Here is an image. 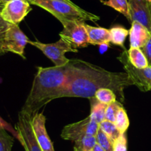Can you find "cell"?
<instances>
[{"mask_svg":"<svg viewBox=\"0 0 151 151\" xmlns=\"http://www.w3.org/2000/svg\"><path fill=\"white\" fill-rule=\"evenodd\" d=\"M151 33L150 31L138 22H133L129 30L130 45L131 47L142 48L149 38Z\"/></svg>","mask_w":151,"mask_h":151,"instance_id":"cell-13","label":"cell"},{"mask_svg":"<svg viewBox=\"0 0 151 151\" xmlns=\"http://www.w3.org/2000/svg\"><path fill=\"white\" fill-rule=\"evenodd\" d=\"M150 8H151V3H150Z\"/></svg>","mask_w":151,"mask_h":151,"instance_id":"cell-34","label":"cell"},{"mask_svg":"<svg viewBox=\"0 0 151 151\" xmlns=\"http://www.w3.org/2000/svg\"><path fill=\"white\" fill-rule=\"evenodd\" d=\"M9 25H10V23L4 21L0 15V56H3L6 53V52L4 50V37H5V34Z\"/></svg>","mask_w":151,"mask_h":151,"instance_id":"cell-26","label":"cell"},{"mask_svg":"<svg viewBox=\"0 0 151 151\" xmlns=\"http://www.w3.org/2000/svg\"><path fill=\"white\" fill-rule=\"evenodd\" d=\"M117 59L122 63L133 85H136L142 91H151L150 66L143 69H138L135 68L130 62L128 59V50L125 48H124L123 51L118 56Z\"/></svg>","mask_w":151,"mask_h":151,"instance_id":"cell-5","label":"cell"},{"mask_svg":"<svg viewBox=\"0 0 151 151\" xmlns=\"http://www.w3.org/2000/svg\"><path fill=\"white\" fill-rule=\"evenodd\" d=\"M4 4H5V3H4L3 1H1V0H0V13H1V11L2 10Z\"/></svg>","mask_w":151,"mask_h":151,"instance_id":"cell-30","label":"cell"},{"mask_svg":"<svg viewBox=\"0 0 151 151\" xmlns=\"http://www.w3.org/2000/svg\"><path fill=\"white\" fill-rule=\"evenodd\" d=\"M98 130V123L88 115L81 121L65 126L60 136L64 140L75 142L86 136H96Z\"/></svg>","mask_w":151,"mask_h":151,"instance_id":"cell-8","label":"cell"},{"mask_svg":"<svg viewBox=\"0 0 151 151\" xmlns=\"http://www.w3.org/2000/svg\"><path fill=\"white\" fill-rule=\"evenodd\" d=\"M27 0H9L0 13L1 18L10 24L18 25L32 10Z\"/></svg>","mask_w":151,"mask_h":151,"instance_id":"cell-10","label":"cell"},{"mask_svg":"<svg viewBox=\"0 0 151 151\" xmlns=\"http://www.w3.org/2000/svg\"><path fill=\"white\" fill-rule=\"evenodd\" d=\"M32 126L38 143L43 151H55L53 143L46 128V117L43 113L37 112L32 116Z\"/></svg>","mask_w":151,"mask_h":151,"instance_id":"cell-12","label":"cell"},{"mask_svg":"<svg viewBox=\"0 0 151 151\" xmlns=\"http://www.w3.org/2000/svg\"><path fill=\"white\" fill-rule=\"evenodd\" d=\"M72 62L70 79L59 98L90 99L99 89L109 88L114 92L117 101L124 102V90L133 85L126 72H111L81 59H72Z\"/></svg>","mask_w":151,"mask_h":151,"instance_id":"cell-1","label":"cell"},{"mask_svg":"<svg viewBox=\"0 0 151 151\" xmlns=\"http://www.w3.org/2000/svg\"><path fill=\"white\" fill-rule=\"evenodd\" d=\"M16 130L18 139L25 151H43L32 130V116L20 111L16 124Z\"/></svg>","mask_w":151,"mask_h":151,"instance_id":"cell-7","label":"cell"},{"mask_svg":"<svg viewBox=\"0 0 151 151\" xmlns=\"http://www.w3.org/2000/svg\"><path fill=\"white\" fill-rule=\"evenodd\" d=\"M94 97L105 105H110L117 101V97L114 92L109 88H100L97 90Z\"/></svg>","mask_w":151,"mask_h":151,"instance_id":"cell-21","label":"cell"},{"mask_svg":"<svg viewBox=\"0 0 151 151\" xmlns=\"http://www.w3.org/2000/svg\"><path fill=\"white\" fill-rule=\"evenodd\" d=\"M1 1H4V3H6V2H7V1H8L9 0H1Z\"/></svg>","mask_w":151,"mask_h":151,"instance_id":"cell-31","label":"cell"},{"mask_svg":"<svg viewBox=\"0 0 151 151\" xmlns=\"http://www.w3.org/2000/svg\"><path fill=\"white\" fill-rule=\"evenodd\" d=\"M14 139L0 126V151H12Z\"/></svg>","mask_w":151,"mask_h":151,"instance_id":"cell-23","label":"cell"},{"mask_svg":"<svg viewBox=\"0 0 151 151\" xmlns=\"http://www.w3.org/2000/svg\"><path fill=\"white\" fill-rule=\"evenodd\" d=\"M111 35V42L114 44L124 47V43L127 36L129 35V30L120 25H116L109 29Z\"/></svg>","mask_w":151,"mask_h":151,"instance_id":"cell-17","label":"cell"},{"mask_svg":"<svg viewBox=\"0 0 151 151\" xmlns=\"http://www.w3.org/2000/svg\"><path fill=\"white\" fill-rule=\"evenodd\" d=\"M93 151H105V150L100 144H98L97 143L95 146H94V147L93 148Z\"/></svg>","mask_w":151,"mask_h":151,"instance_id":"cell-29","label":"cell"},{"mask_svg":"<svg viewBox=\"0 0 151 151\" xmlns=\"http://www.w3.org/2000/svg\"><path fill=\"white\" fill-rule=\"evenodd\" d=\"M114 124L116 125V128L118 129L121 134H124L130 126V121L128 118V114L126 110L122 106L118 110L116 115V119H115Z\"/></svg>","mask_w":151,"mask_h":151,"instance_id":"cell-19","label":"cell"},{"mask_svg":"<svg viewBox=\"0 0 151 151\" xmlns=\"http://www.w3.org/2000/svg\"><path fill=\"white\" fill-rule=\"evenodd\" d=\"M128 55L130 62L135 68L143 69L149 66L148 61L141 48L131 47L128 50Z\"/></svg>","mask_w":151,"mask_h":151,"instance_id":"cell-15","label":"cell"},{"mask_svg":"<svg viewBox=\"0 0 151 151\" xmlns=\"http://www.w3.org/2000/svg\"><path fill=\"white\" fill-rule=\"evenodd\" d=\"M130 21L138 22L151 33V8L147 0H128Z\"/></svg>","mask_w":151,"mask_h":151,"instance_id":"cell-11","label":"cell"},{"mask_svg":"<svg viewBox=\"0 0 151 151\" xmlns=\"http://www.w3.org/2000/svg\"><path fill=\"white\" fill-rule=\"evenodd\" d=\"M104 5L112 7L116 11L123 14L128 20H130L129 10H128V0H100Z\"/></svg>","mask_w":151,"mask_h":151,"instance_id":"cell-20","label":"cell"},{"mask_svg":"<svg viewBox=\"0 0 151 151\" xmlns=\"http://www.w3.org/2000/svg\"><path fill=\"white\" fill-rule=\"evenodd\" d=\"M27 1H29V3H31V2H32V1H34V0H27Z\"/></svg>","mask_w":151,"mask_h":151,"instance_id":"cell-32","label":"cell"},{"mask_svg":"<svg viewBox=\"0 0 151 151\" xmlns=\"http://www.w3.org/2000/svg\"><path fill=\"white\" fill-rule=\"evenodd\" d=\"M28 44L39 49L47 58L50 59L55 66L62 67L70 62L71 59L66 57L65 54L68 52L78 53L77 49L73 48L67 41L60 38L55 43L44 44L38 41H28Z\"/></svg>","mask_w":151,"mask_h":151,"instance_id":"cell-4","label":"cell"},{"mask_svg":"<svg viewBox=\"0 0 151 151\" xmlns=\"http://www.w3.org/2000/svg\"><path fill=\"white\" fill-rule=\"evenodd\" d=\"M147 1H148V2H149V3H151V0H147Z\"/></svg>","mask_w":151,"mask_h":151,"instance_id":"cell-33","label":"cell"},{"mask_svg":"<svg viewBox=\"0 0 151 151\" xmlns=\"http://www.w3.org/2000/svg\"><path fill=\"white\" fill-rule=\"evenodd\" d=\"M90 151H93V150H90Z\"/></svg>","mask_w":151,"mask_h":151,"instance_id":"cell-35","label":"cell"},{"mask_svg":"<svg viewBox=\"0 0 151 151\" xmlns=\"http://www.w3.org/2000/svg\"><path fill=\"white\" fill-rule=\"evenodd\" d=\"M99 128L101 129L107 135L108 137L110 139L112 142H114V141L117 139L121 135L120 132L116 128L114 123L110 121H107V120L104 119L102 122H100L99 124Z\"/></svg>","mask_w":151,"mask_h":151,"instance_id":"cell-22","label":"cell"},{"mask_svg":"<svg viewBox=\"0 0 151 151\" xmlns=\"http://www.w3.org/2000/svg\"><path fill=\"white\" fill-rule=\"evenodd\" d=\"M30 4L47 10L60 22L64 21H91L95 22L100 19L99 16L83 10L71 0H34Z\"/></svg>","mask_w":151,"mask_h":151,"instance_id":"cell-3","label":"cell"},{"mask_svg":"<svg viewBox=\"0 0 151 151\" xmlns=\"http://www.w3.org/2000/svg\"><path fill=\"white\" fill-rule=\"evenodd\" d=\"M29 38L19 28L18 25L10 24L4 37V50L6 53H16L26 59L24 56V49L28 44Z\"/></svg>","mask_w":151,"mask_h":151,"instance_id":"cell-9","label":"cell"},{"mask_svg":"<svg viewBox=\"0 0 151 151\" xmlns=\"http://www.w3.org/2000/svg\"><path fill=\"white\" fill-rule=\"evenodd\" d=\"M97 144L96 136H86L75 142L74 151H90Z\"/></svg>","mask_w":151,"mask_h":151,"instance_id":"cell-18","label":"cell"},{"mask_svg":"<svg viewBox=\"0 0 151 151\" xmlns=\"http://www.w3.org/2000/svg\"><path fill=\"white\" fill-rule=\"evenodd\" d=\"M128 150V141L125 133L121 134L113 142V151H127Z\"/></svg>","mask_w":151,"mask_h":151,"instance_id":"cell-27","label":"cell"},{"mask_svg":"<svg viewBox=\"0 0 151 151\" xmlns=\"http://www.w3.org/2000/svg\"><path fill=\"white\" fill-rule=\"evenodd\" d=\"M72 68V60L62 67H38L30 91L21 111L32 116L43 106L59 99L70 79Z\"/></svg>","mask_w":151,"mask_h":151,"instance_id":"cell-2","label":"cell"},{"mask_svg":"<svg viewBox=\"0 0 151 151\" xmlns=\"http://www.w3.org/2000/svg\"><path fill=\"white\" fill-rule=\"evenodd\" d=\"M88 36V43L94 45L109 44L111 42V35L109 29L102 27H94L85 24Z\"/></svg>","mask_w":151,"mask_h":151,"instance_id":"cell-14","label":"cell"},{"mask_svg":"<svg viewBox=\"0 0 151 151\" xmlns=\"http://www.w3.org/2000/svg\"><path fill=\"white\" fill-rule=\"evenodd\" d=\"M89 100L91 104V112L89 115L93 120L100 124L105 119V112L108 105L99 102L95 97L90 98Z\"/></svg>","mask_w":151,"mask_h":151,"instance_id":"cell-16","label":"cell"},{"mask_svg":"<svg viewBox=\"0 0 151 151\" xmlns=\"http://www.w3.org/2000/svg\"><path fill=\"white\" fill-rule=\"evenodd\" d=\"M141 49L142 50L143 53H145L147 61H148L149 66L151 67V36L147 42L145 44V45Z\"/></svg>","mask_w":151,"mask_h":151,"instance_id":"cell-28","label":"cell"},{"mask_svg":"<svg viewBox=\"0 0 151 151\" xmlns=\"http://www.w3.org/2000/svg\"><path fill=\"white\" fill-rule=\"evenodd\" d=\"M60 23L63 27V29L59 33L60 38L77 50L88 47L89 43L85 22L64 21Z\"/></svg>","mask_w":151,"mask_h":151,"instance_id":"cell-6","label":"cell"},{"mask_svg":"<svg viewBox=\"0 0 151 151\" xmlns=\"http://www.w3.org/2000/svg\"><path fill=\"white\" fill-rule=\"evenodd\" d=\"M96 139L97 143L100 144L105 151H113V142L101 129L99 128L96 135Z\"/></svg>","mask_w":151,"mask_h":151,"instance_id":"cell-24","label":"cell"},{"mask_svg":"<svg viewBox=\"0 0 151 151\" xmlns=\"http://www.w3.org/2000/svg\"><path fill=\"white\" fill-rule=\"evenodd\" d=\"M123 106L122 104L119 101H116L114 103L110 104L107 106L105 112V120L112 121L114 123L115 119H116V115L117 113L118 110L120 107Z\"/></svg>","mask_w":151,"mask_h":151,"instance_id":"cell-25","label":"cell"}]
</instances>
